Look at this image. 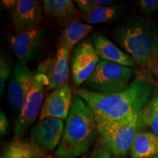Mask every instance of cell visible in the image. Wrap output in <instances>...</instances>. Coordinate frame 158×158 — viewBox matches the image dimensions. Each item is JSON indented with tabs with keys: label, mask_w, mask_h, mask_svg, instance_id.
I'll return each instance as SVG.
<instances>
[{
	"label": "cell",
	"mask_w": 158,
	"mask_h": 158,
	"mask_svg": "<svg viewBox=\"0 0 158 158\" xmlns=\"http://www.w3.org/2000/svg\"><path fill=\"white\" fill-rule=\"evenodd\" d=\"M154 89L147 80L136 78L116 93H95L82 88H75L73 93L87 103L99 121H118L141 114L152 99Z\"/></svg>",
	"instance_id": "cell-1"
},
{
	"label": "cell",
	"mask_w": 158,
	"mask_h": 158,
	"mask_svg": "<svg viewBox=\"0 0 158 158\" xmlns=\"http://www.w3.org/2000/svg\"><path fill=\"white\" fill-rule=\"evenodd\" d=\"M111 36L138 65L151 69L158 59V30L154 23L139 15L124 19L111 31Z\"/></svg>",
	"instance_id": "cell-2"
},
{
	"label": "cell",
	"mask_w": 158,
	"mask_h": 158,
	"mask_svg": "<svg viewBox=\"0 0 158 158\" xmlns=\"http://www.w3.org/2000/svg\"><path fill=\"white\" fill-rule=\"evenodd\" d=\"M98 135V120L83 99L74 94L64 133L56 150L57 158H78L89 151Z\"/></svg>",
	"instance_id": "cell-3"
},
{
	"label": "cell",
	"mask_w": 158,
	"mask_h": 158,
	"mask_svg": "<svg viewBox=\"0 0 158 158\" xmlns=\"http://www.w3.org/2000/svg\"><path fill=\"white\" fill-rule=\"evenodd\" d=\"M143 124L141 114L118 121L98 120L102 152L96 151L92 155L95 158H108L109 154L115 158L125 155L131 149L138 128Z\"/></svg>",
	"instance_id": "cell-4"
},
{
	"label": "cell",
	"mask_w": 158,
	"mask_h": 158,
	"mask_svg": "<svg viewBox=\"0 0 158 158\" xmlns=\"http://www.w3.org/2000/svg\"><path fill=\"white\" fill-rule=\"evenodd\" d=\"M51 59H46L34 72L33 85L14 122L15 138L23 137L40 116L45 102V92L48 91V70Z\"/></svg>",
	"instance_id": "cell-5"
},
{
	"label": "cell",
	"mask_w": 158,
	"mask_h": 158,
	"mask_svg": "<svg viewBox=\"0 0 158 158\" xmlns=\"http://www.w3.org/2000/svg\"><path fill=\"white\" fill-rule=\"evenodd\" d=\"M133 75L132 68L101 59L92 76L80 88L95 93H116L129 86Z\"/></svg>",
	"instance_id": "cell-6"
},
{
	"label": "cell",
	"mask_w": 158,
	"mask_h": 158,
	"mask_svg": "<svg viewBox=\"0 0 158 158\" xmlns=\"http://www.w3.org/2000/svg\"><path fill=\"white\" fill-rule=\"evenodd\" d=\"M101 59L90 39H84L73 50L70 72L75 88H80L93 74Z\"/></svg>",
	"instance_id": "cell-7"
},
{
	"label": "cell",
	"mask_w": 158,
	"mask_h": 158,
	"mask_svg": "<svg viewBox=\"0 0 158 158\" xmlns=\"http://www.w3.org/2000/svg\"><path fill=\"white\" fill-rule=\"evenodd\" d=\"M13 52L20 62L38 59L44 48V31L40 27L15 32L9 37Z\"/></svg>",
	"instance_id": "cell-8"
},
{
	"label": "cell",
	"mask_w": 158,
	"mask_h": 158,
	"mask_svg": "<svg viewBox=\"0 0 158 158\" xmlns=\"http://www.w3.org/2000/svg\"><path fill=\"white\" fill-rule=\"evenodd\" d=\"M64 127V120L59 118H48L39 120L38 123L31 129L30 141L47 155L58 148Z\"/></svg>",
	"instance_id": "cell-9"
},
{
	"label": "cell",
	"mask_w": 158,
	"mask_h": 158,
	"mask_svg": "<svg viewBox=\"0 0 158 158\" xmlns=\"http://www.w3.org/2000/svg\"><path fill=\"white\" fill-rule=\"evenodd\" d=\"M33 81L34 72L31 70L27 62L19 61L13 68L7 94L10 106L15 114L19 115L21 111Z\"/></svg>",
	"instance_id": "cell-10"
},
{
	"label": "cell",
	"mask_w": 158,
	"mask_h": 158,
	"mask_svg": "<svg viewBox=\"0 0 158 158\" xmlns=\"http://www.w3.org/2000/svg\"><path fill=\"white\" fill-rule=\"evenodd\" d=\"M43 7L37 0H18L10 10L11 23L15 32H20L40 26Z\"/></svg>",
	"instance_id": "cell-11"
},
{
	"label": "cell",
	"mask_w": 158,
	"mask_h": 158,
	"mask_svg": "<svg viewBox=\"0 0 158 158\" xmlns=\"http://www.w3.org/2000/svg\"><path fill=\"white\" fill-rule=\"evenodd\" d=\"M73 90L69 85L55 89L45 99L39 120L54 118L67 119L73 102Z\"/></svg>",
	"instance_id": "cell-12"
},
{
	"label": "cell",
	"mask_w": 158,
	"mask_h": 158,
	"mask_svg": "<svg viewBox=\"0 0 158 158\" xmlns=\"http://www.w3.org/2000/svg\"><path fill=\"white\" fill-rule=\"evenodd\" d=\"M90 40L102 60L114 62L130 68L138 65L131 56L102 33L96 31L91 35Z\"/></svg>",
	"instance_id": "cell-13"
},
{
	"label": "cell",
	"mask_w": 158,
	"mask_h": 158,
	"mask_svg": "<svg viewBox=\"0 0 158 158\" xmlns=\"http://www.w3.org/2000/svg\"><path fill=\"white\" fill-rule=\"evenodd\" d=\"M70 71V52L58 45L54 58H51L48 70V91L68 85Z\"/></svg>",
	"instance_id": "cell-14"
},
{
	"label": "cell",
	"mask_w": 158,
	"mask_h": 158,
	"mask_svg": "<svg viewBox=\"0 0 158 158\" xmlns=\"http://www.w3.org/2000/svg\"><path fill=\"white\" fill-rule=\"evenodd\" d=\"M43 7L45 15L62 27L80 16L76 4L71 0H45Z\"/></svg>",
	"instance_id": "cell-15"
},
{
	"label": "cell",
	"mask_w": 158,
	"mask_h": 158,
	"mask_svg": "<svg viewBox=\"0 0 158 158\" xmlns=\"http://www.w3.org/2000/svg\"><path fill=\"white\" fill-rule=\"evenodd\" d=\"M93 29L92 25L82 22L79 18H77L64 27L58 45L71 52L86 35L92 32Z\"/></svg>",
	"instance_id": "cell-16"
},
{
	"label": "cell",
	"mask_w": 158,
	"mask_h": 158,
	"mask_svg": "<svg viewBox=\"0 0 158 158\" xmlns=\"http://www.w3.org/2000/svg\"><path fill=\"white\" fill-rule=\"evenodd\" d=\"M45 154L30 140L15 138L4 149L1 158H43Z\"/></svg>",
	"instance_id": "cell-17"
},
{
	"label": "cell",
	"mask_w": 158,
	"mask_h": 158,
	"mask_svg": "<svg viewBox=\"0 0 158 158\" xmlns=\"http://www.w3.org/2000/svg\"><path fill=\"white\" fill-rule=\"evenodd\" d=\"M133 158H151L158 156V135L151 132L138 133L130 149Z\"/></svg>",
	"instance_id": "cell-18"
},
{
	"label": "cell",
	"mask_w": 158,
	"mask_h": 158,
	"mask_svg": "<svg viewBox=\"0 0 158 158\" xmlns=\"http://www.w3.org/2000/svg\"><path fill=\"white\" fill-rule=\"evenodd\" d=\"M124 13V5L117 3L109 7L98 6L87 13L80 14V16L84 23L92 25L111 22L121 18Z\"/></svg>",
	"instance_id": "cell-19"
},
{
	"label": "cell",
	"mask_w": 158,
	"mask_h": 158,
	"mask_svg": "<svg viewBox=\"0 0 158 158\" xmlns=\"http://www.w3.org/2000/svg\"><path fill=\"white\" fill-rule=\"evenodd\" d=\"M13 65L12 59L5 51H1L0 56V94L2 96L5 94L6 83L10 76Z\"/></svg>",
	"instance_id": "cell-20"
},
{
	"label": "cell",
	"mask_w": 158,
	"mask_h": 158,
	"mask_svg": "<svg viewBox=\"0 0 158 158\" xmlns=\"http://www.w3.org/2000/svg\"><path fill=\"white\" fill-rule=\"evenodd\" d=\"M141 117L143 124H147L153 133L158 135V114L149 107V104L142 111Z\"/></svg>",
	"instance_id": "cell-21"
},
{
	"label": "cell",
	"mask_w": 158,
	"mask_h": 158,
	"mask_svg": "<svg viewBox=\"0 0 158 158\" xmlns=\"http://www.w3.org/2000/svg\"><path fill=\"white\" fill-rule=\"evenodd\" d=\"M136 5L143 14L149 16L158 10V0H139Z\"/></svg>",
	"instance_id": "cell-22"
},
{
	"label": "cell",
	"mask_w": 158,
	"mask_h": 158,
	"mask_svg": "<svg viewBox=\"0 0 158 158\" xmlns=\"http://www.w3.org/2000/svg\"><path fill=\"white\" fill-rule=\"evenodd\" d=\"M81 14H85L98 7L96 0H76L74 1Z\"/></svg>",
	"instance_id": "cell-23"
},
{
	"label": "cell",
	"mask_w": 158,
	"mask_h": 158,
	"mask_svg": "<svg viewBox=\"0 0 158 158\" xmlns=\"http://www.w3.org/2000/svg\"><path fill=\"white\" fill-rule=\"evenodd\" d=\"M9 129V122L2 110H0V133L2 136L5 135Z\"/></svg>",
	"instance_id": "cell-24"
},
{
	"label": "cell",
	"mask_w": 158,
	"mask_h": 158,
	"mask_svg": "<svg viewBox=\"0 0 158 158\" xmlns=\"http://www.w3.org/2000/svg\"><path fill=\"white\" fill-rule=\"evenodd\" d=\"M149 106L158 114V92L154 94L152 99L149 103Z\"/></svg>",
	"instance_id": "cell-25"
},
{
	"label": "cell",
	"mask_w": 158,
	"mask_h": 158,
	"mask_svg": "<svg viewBox=\"0 0 158 158\" xmlns=\"http://www.w3.org/2000/svg\"><path fill=\"white\" fill-rule=\"evenodd\" d=\"M97 4L100 7H109L117 4V2L114 0H96Z\"/></svg>",
	"instance_id": "cell-26"
},
{
	"label": "cell",
	"mask_w": 158,
	"mask_h": 158,
	"mask_svg": "<svg viewBox=\"0 0 158 158\" xmlns=\"http://www.w3.org/2000/svg\"><path fill=\"white\" fill-rule=\"evenodd\" d=\"M1 3L4 8L7 10L9 9L10 10H11L16 3V1L15 0H3V1H1Z\"/></svg>",
	"instance_id": "cell-27"
},
{
	"label": "cell",
	"mask_w": 158,
	"mask_h": 158,
	"mask_svg": "<svg viewBox=\"0 0 158 158\" xmlns=\"http://www.w3.org/2000/svg\"><path fill=\"white\" fill-rule=\"evenodd\" d=\"M156 74H157V81H158V67L157 68V70H156Z\"/></svg>",
	"instance_id": "cell-28"
},
{
	"label": "cell",
	"mask_w": 158,
	"mask_h": 158,
	"mask_svg": "<svg viewBox=\"0 0 158 158\" xmlns=\"http://www.w3.org/2000/svg\"><path fill=\"white\" fill-rule=\"evenodd\" d=\"M80 158H87V157H80ZM90 158H93L92 157H90Z\"/></svg>",
	"instance_id": "cell-29"
},
{
	"label": "cell",
	"mask_w": 158,
	"mask_h": 158,
	"mask_svg": "<svg viewBox=\"0 0 158 158\" xmlns=\"http://www.w3.org/2000/svg\"><path fill=\"white\" fill-rule=\"evenodd\" d=\"M151 158H158V156H157V157H151Z\"/></svg>",
	"instance_id": "cell-30"
}]
</instances>
